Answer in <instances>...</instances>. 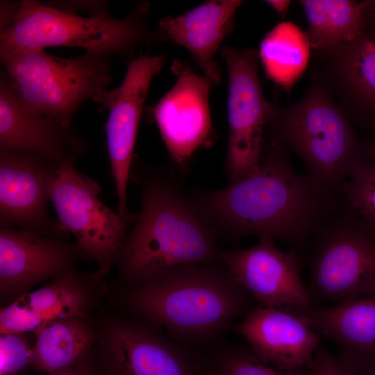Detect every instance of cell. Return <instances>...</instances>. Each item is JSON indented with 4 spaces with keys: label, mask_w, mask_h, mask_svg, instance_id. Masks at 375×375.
Wrapping results in <instances>:
<instances>
[{
    "label": "cell",
    "mask_w": 375,
    "mask_h": 375,
    "mask_svg": "<svg viewBox=\"0 0 375 375\" xmlns=\"http://www.w3.org/2000/svg\"><path fill=\"white\" fill-rule=\"evenodd\" d=\"M18 334L0 338V375H15L32 363L33 349Z\"/></svg>",
    "instance_id": "4316f807"
},
{
    "label": "cell",
    "mask_w": 375,
    "mask_h": 375,
    "mask_svg": "<svg viewBox=\"0 0 375 375\" xmlns=\"http://www.w3.org/2000/svg\"><path fill=\"white\" fill-rule=\"evenodd\" d=\"M242 3L240 0L208 1L181 15L162 18L160 29L164 36L188 50L204 76L218 84L222 74L215 55L233 29Z\"/></svg>",
    "instance_id": "ac0fdd59"
},
{
    "label": "cell",
    "mask_w": 375,
    "mask_h": 375,
    "mask_svg": "<svg viewBox=\"0 0 375 375\" xmlns=\"http://www.w3.org/2000/svg\"><path fill=\"white\" fill-rule=\"evenodd\" d=\"M55 375H94V373L89 366L79 364L67 372Z\"/></svg>",
    "instance_id": "1f68e13d"
},
{
    "label": "cell",
    "mask_w": 375,
    "mask_h": 375,
    "mask_svg": "<svg viewBox=\"0 0 375 375\" xmlns=\"http://www.w3.org/2000/svg\"><path fill=\"white\" fill-rule=\"evenodd\" d=\"M71 258V249L53 236L16 228H1L2 290L22 288L60 273Z\"/></svg>",
    "instance_id": "d6986e66"
},
{
    "label": "cell",
    "mask_w": 375,
    "mask_h": 375,
    "mask_svg": "<svg viewBox=\"0 0 375 375\" xmlns=\"http://www.w3.org/2000/svg\"><path fill=\"white\" fill-rule=\"evenodd\" d=\"M164 62L163 56L140 53L130 61L117 88L102 92L92 99L108 110L106 142L118 200L117 212L122 215L128 214L127 184L143 106L151 82Z\"/></svg>",
    "instance_id": "30bf717a"
},
{
    "label": "cell",
    "mask_w": 375,
    "mask_h": 375,
    "mask_svg": "<svg viewBox=\"0 0 375 375\" xmlns=\"http://www.w3.org/2000/svg\"><path fill=\"white\" fill-rule=\"evenodd\" d=\"M311 51L307 33L294 23L283 22L264 37L258 57L267 78L289 92L303 74Z\"/></svg>",
    "instance_id": "7402d4cb"
},
{
    "label": "cell",
    "mask_w": 375,
    "mask_h": 375,
    "mask_svg": "<svg viewBox=\"0 0 375 375\" xmlns=\"http://www.w3.org/2000/svg\"><path fill=\"white\" fill-rule=\"evenodd\" d=\"M108 375H206L201 354L159 330L128 322L109 331Z\"/></svg>",
    "instance_id": "5bb4252c"
},
{
    "label": "cell",
    "mask_w": 375,
    "mask_h": 375,
    "mask_svg": "<svg viewBox=\"0 0 375 375\" xmlns=\"http://www.w3.org/2000/svg\"><path fill=\"white\" fill-rule=\"evenodd\" d=\"M206 375H310V367L265 362L248 344L221 340L201 354Z\"/></svg>",
    "instance_id": "cb8c5ba5"
},
{
    "label": "cell",
    "mask_w": 375,
    "mask_h": 375,
    "mask_svg": "<svg viewBox=\"0 0 375 375\" xmlns=\"http://www.w3.org/2000/svg\"><path fill=\"white\" fill-rule=\"evenodd\" d=\"M142 204L117 258L137 282L169 269L219 260L216 233L191 201L165 178L141 180Z\"/></svg>",
    "instance_id": "3957f363"
},
{
    "label": "cell",
    "mask_w": 375,
    "mask_h": 375,
    "mask_svg": "<svg viewBox=\"0 0 375 375\" xmlns=\"http://www.w3.org/2000/svg\"><path fill=\"white\" fill-rule=\"evenodd\" d=\"M191 202L215 233L267 236L296 252L340 208L335 194L308 173L294 169L287 149L271 140L254 172Z\"/></svg>",
    "instance_id": "6da1fadb"
},
{
    "label": "cell",
    "mask_w": 375,
    "mask_h": 375,
    "mask_svg": "<svg viewBox=\"0 0 375 375\" xmlns=\"http://www.w3.org/2000/svg\"><path fill=\"white\" fill-rule=\"evenodd\" d=\"M365 158L375 162V139L365 149Z\"/></svg>",
    "instance_id": "d6a6232c"
},
{
    "label": "cell",
    "mask_w": 375,
    "mask_h": 375,
    "mask_svg": "<svg viewBox=\"0 0 375 375\" xmlns=\"http://www.w3.org/2000/svg\"><path fill=\"white\" fill-rule=\"evenodd\" d=\"M310 375H368L357 365L333 355L320 343L315 350Z\"/></svg>",
    "instance_id": "f1b7e54d"
},
{
    "label": "cell",
    "mask_w": 375,
    "mask_h": 375,
    "mask_svg": "<svg viewBox=\"0 0 375 375\" xmlns=\"http://www.w3.org/2000/svg\"><path fill=\"white\" fill-rule=\"evenodd\" d=\"M101 191L74 164H66L58 168L50 200L60 230L76 236L81 251L95 260L103 274L117 258L136 216L110 209L99 199Z\"/></svg>",
    "instance_id": "ba28073f"
},
{
    "label": "cell",
    "mask_w": 375,
    "mask_h": 375,
    "mask_svg": "<svg viewBox=\"0 0 375 375\" xmlns=\"http://www.w3.org/2000/svg\"><path fill=\"white\" fill-rule=\"evenodd\" d=\"M59 167L36 154L0 149L1 228L64 233L47 210Z\"/></svg>",
    "instance_id": "7c38bea8"
},
{
    "label": "cell",
    "mask_w": 375,
    "mask_h": 375,
    "mask_svg": "<svg viewBox=\"0 0 375 375\" xmlns=\"http://www.w3.org/2000/svg\"><path fill=\"white\" fill-rule=\"evenodd\" d=\"M0 57L3 73L22 106L65 126H70L85 101L107 90L112 81L110 58L88 52L66 58L44 49H26Z\"/></svg>",
    "instance_id": "8992f818"
},
{
    "label": "cell",
    "mask_w": 375,
    "mask_h": 375,
    "mask_svg": "<svg viewBox=\"0 0 375 375\" xmlns=\"http://www.w3.org/2000/svg\"><path fill=\"white\" fill-rule=\"evenodd\" d=\"M0 149L36 154L61 166L74 164L85 153L86 143L71 126L24 108L3 72Z\"/></svg>",
    "instance_id": "9a60e30c"
},
{
    "label": "cell",
    "mask_w": 375,
    "mask_h": 375,
    "mask_svg": "<svg viewBox=\"0 0 375 375\" xmlns=\"http://www.w3.org/2000/svg\"><path fill=\"white\" fill-rule=\"evenodd\" d=\"M283 308L305 317L343 360L367 374L375 367V292L335 305Z\"/></svg>",
    "instance_id": "e0dca14e"
},
{
    "label": "cell",
    "mask_w": 375,
    "mask_h": 375,
    "mask_svg": "<svg viewBox=\"0 0 375 375\" xmlns=\"http://www.w3.org/2000/svg\"><path fill=\"white\" fill-rule=\"evenodd\" d=\"M362 13L373 24H375V0L360 1Z\"/></svg>",
    "instance_id": "f546056e"
},
{
    "label": "cell",
    "mask_w": 375,
    "mask_h": 375,
    "mask_svg": "<svg viewBox=\"0 0 375 375\" xmlns=\"http://www.w3.org/2000/svg\"><path fill=\"white\" fill-rule=\"evenodd\" d=\"M35 332L31 364L51 375L79 365L92 340L88 328L75 317L45 322Z\"/></svg>",
    "instance_id": "603a6c76"
},
{
    "label": "cell",
    "mask_w": 375,
    "mask_h": 375,
    "mask_svg": "<svg viewBox=\"0 0 375 375\" xmlns=\"http://www.w3.org/2000/svg\"><path fill=\"white\" fill-rule=\"evenodd\" d=\"M270 140L295 152L308 174L334 194L365 157L348 115L324 80H315L298 102L274 106Z\"/></svg>",
    "instance_id": "5b68a950"
},
{
    "label": "cell",
    "mask_w": 375,
    "mask_h": 375,
    "mask_svg": "<svg viewBox=\"0 0 375 375\" xmlns=\"http://www.w3.org/2000/svg\"><path fill=\"white\" fill-rule=\"evenodd\" d=\"M171 70L176 83L149 110L172 159L184 167L195 150L210 141L209 95L217 84L181 60H174Z\"/></svg>",
    "instance_id": "8fae6325"
},
{
    "label": "cell",
    "mask_w": 375,
    "mask_h": 375,
    "mask_svg": "<svg viewBox=\"0 0 375 375\" xmlns=\"http://www.w3.org/2000/svg\"><path fill=\"white\" fill-rule=\"evenodd\" d=\"M228 74V143L226 169L231 182L254 172L265 149V130L274 106L262 93L258 76V51L221 49Z\"/></svg>",
    "instance_id": "9c48e42d"
},
{
    "label": "cell",
    "mask_w": 375,
    "mask_h": 375,
    "mask_svg": "<svg viewBox=\"0 0 375 375\" xmlns=\"http://www.w3.org/2000/svg\"><path fill=\"white\" fill-rule=\"evenodd\" d=\"M347 206L375 228V162L364 158L352 169L341 194Z\"/></svg>",
    "instance_id": "484cf974"
},
{
    "label": "cell",
    "mask_w": 375,
    "mask_h": 375,
    "mask_svg": "<svg viewBox=\"0 0 375 375\" xmlns=\"http://www.w3.org/2000/svg\"><path fill=\"white\" fill-rule=\"evenodd\" d=\"M42 324H43V322L37 314L17 300L1 310L0 330L1 335L35 331Z\"/></svg>",
    "instance_id": "83f0119b"
},
{
    "label": "cell",
    "mask_w": 375,
    "mask_h": 375,
    "mask_svg": "<svg viewBox=\"0 0 375 375\" xmlns=\"http://www.w3.org/2000/svg\"><path fill=\"white\" fill-rule=\"evenodd\" d=\"M331 214L308 243L312 305L344 303L375 292V228L356 212Z\"/></svg>",
    "instance_id": "52a82bcc"
},
{
    "label": "cell",
    "mask_w": 375,
    "mask_h": 375,
    "mask_svg": "<svg viewBox=\"0 0 375 375\" xmlns=\"http://www.w3.org/2000/svg\"><path fill=\"white\" fill-rule=\"evenodd\" d=\"M369 375H375V367L369 372Z\"/></svg>",
    "instance_id": "836d02e7"
},
{
    "label": "cell",
    "mask_w": 375,
    "mask_h": 375,
    "mask_svg": "<svg viewBox=\"0 0 375 375\" xmlns=\"http://www.w3.org/2000/svg\"><path fill=\"white\" fill-rule=\"evenodd\" d=\"M85 296L79 283L65 275L51 285L22 295L17 300L47 322L82 316Z\"/></svg>",
    "instance_id": "d4e9b609"
},
{
    "label": "cell",
    "mask_w": 375,
    "mask_h": 375,
    "mask_svg": "<svg viewBox=\"0 0 375 375\" xmlns=\"http://www.w3.org/2000/svg\"><path fill=\"white\" fill-rule=\"evenodd\" d=\"M219 260L233 278L265 307H304L312 305L301 277L298 253L283 251L267 236L252 247L222 251Z\"/></svg>",
    "instance_id": "4fadbf2b"
},
{
    "label": "cell",
    "mask_w": 375,
    "mask_h": 375,
    "mask_svg": "<svg viewBox=\"0 0 375 375\" xmlns=\"http://www.w3.org/2000/svg\"><path fill=\"white\" fill-rule=\"evenodd\" d=\"M265 3L281 15H284L288 12L290 4V1L286 0H269L265 1Z\"/></svg>",
    "instance_id": "4dcf8cb0"
},
{
    "label": "cell",
    "mask_w": 375,
    "mask_h": 375,
    "mask_svg": "<svg viewBox=\"0 0 375 375\" xmlns=\"http://www.w3.org/2000/svg\"><path fill=\"white\" fill-rule=\"evenodd\" d=\"M128 299L136 312L199 354L256 306L220 260L162 272L139 282Z\"/></svg>",
    "instance_id": "7a4b0ae2"
},
{
    "label": "cell",
    "mask_w": 375,
    "mask_h": 375,
    "mask_svg": "<svg viewBox=\"0 0 375 375\" xmlns=\"http://www.w3.org/2000/svg\"><path fill=\"white\" fill-rule=\"evenodd\" d=\"M312 51L318 53L372 31L360 2L351 0H302Z\"/></svg>",
    "instance_id": "44dd1931"
},
{
    "label": "cell",
    "mask_w": 375,
    "mask_h": 375,
    "mask_svg": "<svg viewBox=\"0 0 375 375\" xmlns=\"http://www.w3.org/2000/svg\"><path fill=\"white\" fill-rule=\"evenodd\" d=\"M233 330L265 362L292 367H312L322 337L307 319L283 308L256 305Z\"/></svg>",
    "instance_id": "2e32d148"
},
{
    "label": "cell",
    "mask_w": 375,
    "mask_h": 375,
    "mask_svg": "<svg viewBox=\"0 0 375 375\" xmlns=\"http://www.w3.org/2000/svg\"><path fill=\"white\" fill-rule=\"evenodd\" d=\"M149 3L143 1L126 18L118 19L106 8H96L88 16H83L72 8L38 1L14 3L10 19L1 27L0 53L69 47L108 58L125 56L131 61L138 47L150 45L164 36L149 28Z\"/></svg>",
    "instance_id": "277c9868"
},
{
    "label": "cell",
    "mask_w": 375,
    "mask_h": 375,
    "mask_svg": "<svg viewBox=\"0 0 375 375\" xmlns=\"http://www.w3.org/2000/svg\"><path fill=\"white\" fill-rule=\"evenodd\" d=\"M315 54L344 106L375 121V34L369 31Z\"/></svg>",
    "instance_id": "ffe728a7"
}]
</instances>
